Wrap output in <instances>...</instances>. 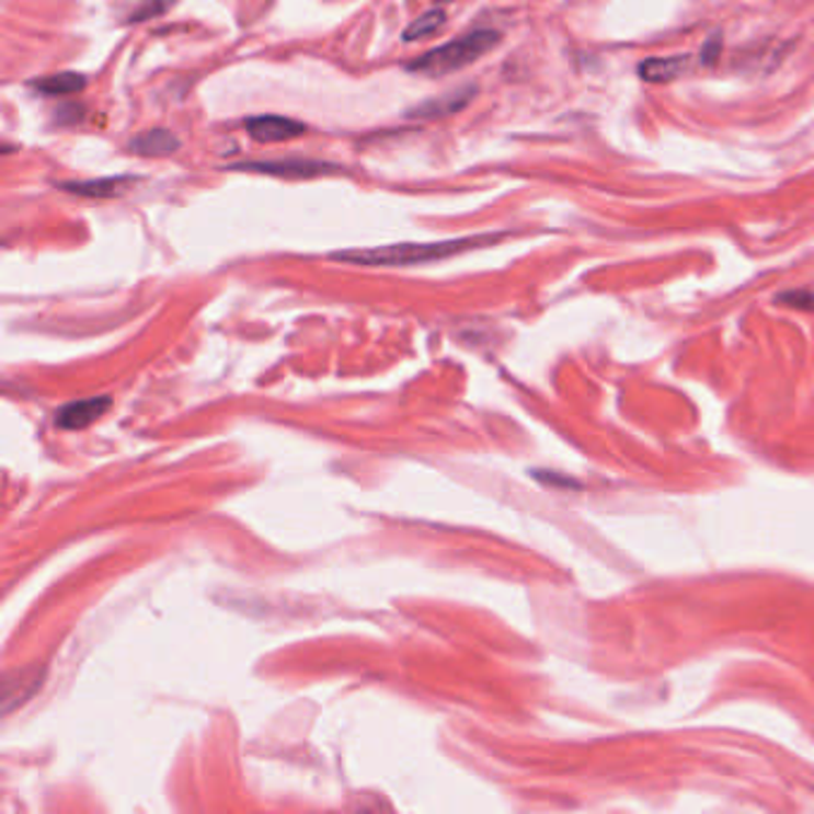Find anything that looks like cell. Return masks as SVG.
Returning <instances> with one entry per match:
<instances>
[{
  "instance_id": "4",
  "label": "cell",
  "mask_w": 814,
  "mask_h": 814,
  "mask_svg": "<svg viewBox=\"0 0 814 814\" xmlns=\"http://www.w3.org/2000/svg\"><path fill=\"white\" fill-rule=\"evenodd\" d=\"M237 168L263 172V175H273V177H289V180L320 177V175H328V172H332V170H337L335 165L318 163V160H299V158L277 160V163H242Z\"/></svg>"
},
{
  "instance_id": "11",
  "label": "cell",
  "mask_w": 814,
  "mask_h": 814,
  "mask_svg": "<svg viewBox=\"0 0 814 814\" xmlns=\"http://www.w3.org/2000/svg\"><path fill=\"white\" fill-rule=\"evenodd\" d=\"M445 20H447L445 10H439V8L437 10H428L416 22L409 24V30L404 32V42H409V44L411 42H421V38L435 34L439 30V26L445 24Z\"/></svg>"
},
{
  "instance_id": "15",
  "label": "cell",
  "mask_w": 814,
  "mask_h": 814,
  "mask_svg": "<svg viewBox=\"0 0 814 814\" xmlns=\"http://www.w3.org/2000/svg\"><path fill=\"white\" fill-rule=\"evenodd\" d=\"M439 3H447V0H439Z\"/></svg>"
},
{
  "instance_id": "14",
  "label": "cell",
  "mask_w": 814,
  "mask_h": 814,
  "mask_svg": "<svg viewBox=\"0 0 814 814\" xmlns=\"http://www.w3.org/2000/svg\"><path fill=\"white\" fill-rule=\"evenodd\" d=\"M781 301L791 303V306H803V309H814V295H789V297H781Z\"/></svg>"
},
{
  "instance_id": "13",
  "label": "cell",
  "mask_w": 814,
  "mask_h": 814,
  "mask_svg": "<svg viewBox=\"0 0 814 814\" xmlns=\"http://www.w3.org/2000/svg\"><path fill=\"white\" fill-rule=\"evenodd\" d=\"M719 50H722V38H719V36H712L710 42H707L704 50H702V62H704V65L714 62L716 56H719Z\"/></svg>"
},
{
  "instance_id": "10",
  "label": "cell",
  "mask_w": 814,
  "mask_h": 814,
  "mask_svg": "<svg viewBox=\"0 0 814 814\" xmlns=\"http://www.w3.org/2000/svg\"><path fill=\"white\" fill-rule=\"evenodd\" d=\"M32 87L46 93V96H70V93H77L87 87V77L77 74V72H60V74L34 79Z\"/></svg>"
},
{
  "instance_id": "12",
  "label": "cell",
  "mask_w": 814,
  "mask_h": 814,
  "mask_svg": "<svg viewBox=\"0 0 814 814\" xmlns=\"http://www.w3.org/2000/svg\"><path fill=\"white\" fill-rule=\"evenodd\" d=\"M175 3H177V0H141V5L129 15V22L131 24H141L146 20H153V18L165 15V12L172 5H175Z\"/></svg>"
},
{
  "instance_id": "1",
  "label": "cell",
  "mask_w": 814,
  "mask_h": 814,
  "mask_svg": "<svg viewBox=\"0 0 814 814\" xmlns=\"http://www.w3.org/2000/svg\"><path fill=\"white\" fill-rule=\"evenodd\" d=\"M495 234L488 237H466V239H447V242H409V244H390V247H376V249H354V251H342L335 253L332 259L346 261V263H362V265H416V263H428L449 259L454 253H461L466 249L483 247L495 242Z\"/></svg>"
},
{
  "instance_id": "5",
  "label": "cell",
  "mask_w": 814,
  "mask_h": 814,
  "mask_svg": "<svg viewBox=\"0 0 814 814\" xmlns=\"http://www.w3.org/2000/svg\"><path fill=\"white\" fill-rule=\"evenodd\" d=\"M111 406L108 397H93V399H79V402L65 404L58 416L56 425L60 431H82L87 425H91L96 419H101L105 409Z\"/></svg>"
},
{
  "instance_id": "7",
  "label": "cell",
  "mask_w": 814,
  "mask_h": 814,
  "mask_svg": "<svg viewBox=\"0 0 814 814\" xmlns=\"http://www.w3.org/2000/svg\"><path fill=\"white\" fill-rule=\"evenodd\" d=\"M180 139L172 135L170 129H149L144 135L135 137L129 144V149L146 156V158H160V156H170L180 149Z\"/></svg>"
},
{
  "instance_id": "9",
  "label": "cell",
  "mask_w": 814,
  "mask_h": 814,
  "mask_svg": "<svg viewBox=\"0 0 814 814\" xmlns=\"http://www.w3.org/2000/svg\"><path fill=\"white\" fill-rule=\"evenodd\" d=\"M127 184H131V177H101V180H89V182H72V184H62V190H68L79 196H96V198H111L119 196V192L125 190Z\"/></svg>"
},
{
  "instance_id": "6",
  "label": "cell",
  "mask_w": 814,
  "mask_h": 814,
  "mask_svg": "<svg viewBox=\"0 0 814 814\" xmlns=\"http://www.w3.org/2000/svg\"><path fill=\"white\" fill-rule=\"evenodd\" d=\"M473 96H475V87L454 89V91L445 93V96L431 99V101H425L423 105H419V108H413L411 111V117H425V119L447 117V115H454V113L463 111L466 105L471 103Z\"/></svg>"
},
{
  "instance_id": "2",
  "label": "cell",
  "mask_w": 814,
  "mask_h": 814,
  "mask_svg": "<svg viewBox=\"0 0 814 814\" xmlns=\"http://www.w3.org/2000/svg\"><path fill=\"white\" fill-rule=\"evenodd\" d=\"M500 44V34L495 30H478L466 34L457 42H449L445 46H437L425 53V56L409 62L411 72H421L428 77H443L457 70L469 68L478 58H483Z\"/></svg>"
},
{
  "instance_id": "3",
  "label": "cell",
  "mask_w": 814,
  "mask_h": 814,
  "mask_svg": "<svg viewBox=\"0 0 814 814\" xmlns=\"http://www.w3.org/2000/svg\"><path fill=\"white\" fill-rule=\"evenodd\" d=\"M247 131L253 141L277 144L297 139L299 135H303L306 127L285 115H256L247 119Z\"/></svg>"
},
{
  "instance_id": "8",
  "label": "cell",
  "mask_w": 814,
  "mask_h": 814,
  "mask_svg": "<svg viewBox=\"0 0 814 814\" xmlns=\"http://www.w3.org/2000/svg\"><path fill=\"white\" fill-rule=\"evenodd\" d=\"M690 68V58L680 56V58H650L638 68V74L645 79V82H672V79L680 77L688 72Z\"/></svg>"
}]
</instances>
